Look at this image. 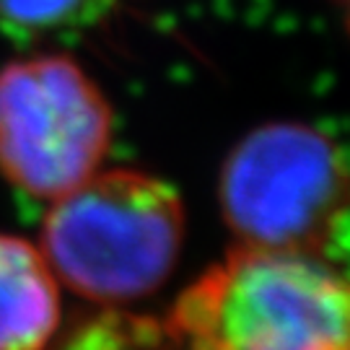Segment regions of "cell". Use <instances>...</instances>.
I'll return each instance as SVG.
<instances>
[{
  "label": "cell",
  "mask_w": 350,
  "mask_h": 350,
  "mask_svg": "<svg viewBox=\"0 0 350 350\" xmlns=\"http://www.w3.org/2000/svg\"><path fill=\"white\" fill-rule=\"evenodd\" d=\"M182 350H350V280L317 254L237 244L163 322Z\"/></svg>",
  "instance_id": "cell-1"
},
{
  "label": "cell",
  "mask_w": 350,
  "mask_h": 350,
  "mask_svg": "<svg viewBox=\"0 0 350 350\" xmlns=\"http://www.w3.org/2000/svg\"><path fill=\"white\" fill-rule=\"evenodd\" d=\"M185 241V205L169 182L135 169L96 172L52 200L42 254L73 293L96 304L150 296Z\"/></svg>",
  "instance_id": "cell-2"
},
{
  "label": "cell",
  "mask_w": 350,
  "mask_h": 350,
  "mask_svg": "<svg viewBox=\"0 0 350 350\" xmlns=\"http://www.w3.org/2000/svg\"><path fill=\"white\" fill-rule=\"evenodd\" d=\"M348 205L345 156L312 125L267 122L226 156L221 208L241 247L319 257Z\"/></svg>",
  "instance_id": "cell-3"
},
{
  "label": "cell",
  "mask_w": 350,
  "mask_h": 350,
  "mask_svg": "<svg viewBox=\"0 0 350 350\" xmlns=\"http://www.w3.org/2000/svg\"><path fill=\"white\" fill-rule=\"evenodd\" d=\"M112 107L68 55L13 60L0 70V174L37 200H57L99 172Z\"/></svg>",
  "instance_id": "cell-4"
},
{
  "label": "cell",
  "mask_w": 350,
  "mask_h": 350,
  "mask_svg": "<svg viewBox=\"0 0 350 350\" xmlns=\"http://www.w3.org/2000/svg\"><path fill=\"white\" fill-rule=\"evenodd\" d=\"M60 327V291L42 250L0 234V350H47Z\"/></svg>",
  "instance_id": "cell-5"
},
{
  "label": "cell",
  "mask_w": 350,
  "mask_h": 350,
  "mask_svg": "<svg viewBox=\"0 0 350 350\" xmlns=\"http://www.w3.org/2000/svg\"><path fill=\"white\" fill-rule=\"evenodd\" d=\"M99 0H0V24L21 34H55L88 21Z\"/></svg>",
  "instance_id": "cell-6"
},
{
  "label": "cell",
  "mask_w": 350,
  "mask_h": 350,
  "mask_svg": "<svg viewBox=\"0 0 350 350\" xmlns=\"http://www.w3.org/2000/svg\"><path fill=\"white\" fill-rule=\"evenodd\" d=\"M335 3H338L342 16H345V26H348V31H350V0H335Z\"/></svg>",
  "instance_id": "cell-7"
}]
</instances>
